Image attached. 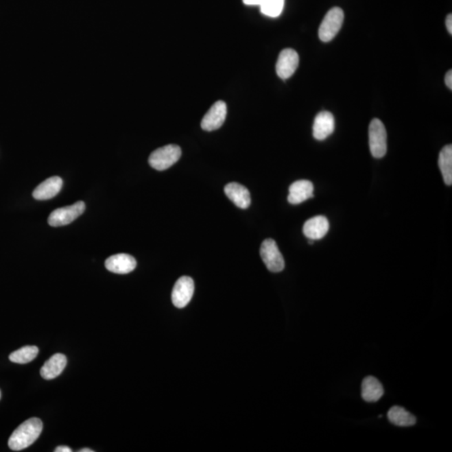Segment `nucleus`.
Instances as JSON below:
<instances>
[{
  "mask_svg": "<svg viewBox=\"0 0 452 452\" xmlns=\"http://www.w3.org/2000/svg\"><path fill=\"white\" fill-rule=\"evenodd\" d=\"M227 115V106L223 101L216 102L205 114L201 121V128L204 131L217 130L225 123Z\"/></svg>",
  "mask_w": 452,
  "mask_h": 452,
  "instance_id": "obj_8",
  "label": "nucleus"
},
{
  "mask_svg": "<svg viewBox=\"0 0 452 452\" xmlns=\"http://www.w3.org/2000/svg\"><path fill=\"white\" fill-rule=\"evenodd\" d=\"M444 182L447 185H452V146L447 145L440 151L438 160Z\"/></svg>",
  "mask_w": 452,
  "mask_h": 452,
  "instance_id": "obj_19",
  "label": "nucleus"
},
{
  "mask_svg": "<svg viewBox=\"0 0 452 452\" xmlns=\"http://www.w3.org/2000/svg\"><path fill=\"white\" fill-rule=\"evenodd\" d=\"M265 0H243V3L246 5H261Z\"/></svg>",
  "mask_w": 452,
  "mask_h": 452,
  "instance_id": "obj_23",
  "label": "nucleus"
},
{
  "mask_svg": "<svg viewBox=\"0 0 452 452\" xmlns=\"http://www.w3.org/2000/svg\"><path fill=\"white\" fill-rule=\"evenodd\" d=\"M370 147L374 158H381L387 152V132L385 125L378 119L371 121L368 128Z\"/></svg>",
  "mask_w": 452,
  "mask_h": 452,
  "instance_id": "obj_4",
  "label": "nucleus"
},
{
  "mask_svg": "<svg viewBox=\"0 0 452 452\" xmlns=\"http://www.w3.org/2000/svg\"><path fill=\"white\" fill-rule=\"evenodd\" d=\"M63 181L62 178L51 177L38 185L33 192V197L38 200H47L54 198L62 191Z\"/></svg>",
  "mask_w": 452,
  "mask_h": 452,
  "instance_id": "obj_14",
  "label": "nucleus"
},
{
  "mask_svg": "<svg viewBox=\"0 0 452 452\" xmlns=\"http://www.w3.org/2000/svg\"><path fill=\"white\" fill-rule=\"evenodd\" d=\"M225 193L237 207L243 209V210L248 209L252 202L248 189L240 184H228L225 187Z\"/></svg>",
  "mask_w": 452,
  "mask_h": 452,
  "instance_id": "obj_15",
  "label": "nucleus"
},
{
  "mask_svg": "<svg viewBox=\"0 0 452 452\" xmlns=\"http://www.w3.org/2000/svg\"><path fill=\"white\" fill-rule=\"evenodd\" d=\"M67 357L62 353H56L49 359L40 370V375L47 381L58 377L67 366Z\"/></svg>",
  "mask_w": 452,
  "mask_h": 452,
  "instance_id": "obj_16",
  "label": "nucleus"
},
{
  "mask_svg": "<svg viewBox=\"0 0 452 452\" xmlns=\"http://www.w3.org/2000/svg\"><path fill=\"white\" fill-rule=\"evenodd\" d=\"M94 451L89 449V448H85V449L80 450L79 452H93Z\"/></svg>",
  "mask_w": 452,
  "mask_h": 452,
  "instance_id": "obj_26",
  "label": "nucleus"
},
{
  "mask_svg": "<svg viewBox=\"0 0 452 452\" xmlns=\"http://www.w3.org/2000/svg\"><path fill=\"white\" fill-rule=\"evenodd\" d=\"M0 398H1V392H0Z\"/></svg>",
  "mask_w": 452,
  "mask_h": 452,
  "instance_id": "obj_27",
  "label": "nucleus"
},
{
  "mask_svg": "<svg viewBox=\"0 0 452 452\" xmlns=\"http://www.w3.org/2000/svg\"><path fill=\"white\" fill-rule=\"evenodd\" d=\"M299 64V56L292 49H285L280 53L277 60L276 70L280 78H290L297 71Z\"/></svg>",
  "mask_w": 452,
  "mask_h": 452,
  "instance_id": "obj_9",
  "label": "nucleus"
},
{
  "mask_svg": "<svg viewBox=\"0 0 452 452\" xmlns=\"http://www.w3.org/2000/svg\"><path fill=\"white\" fill-rule=\"evenodd\" d=\"M344 19V11L340 8L334 7L330 10L319 27L318 36L320 40L324 43L331 41L340 32L342 25H343Z\"/></svg>",
  "mask_w": 452,
  "mask_h": 452,
  "instance_id": "obj_3",
  "label": "nucleus"
},
{
  "mask_svg": "<svg viewBox=\"0 0 452 452\" xmlns=\"http://www.w3.org/2000/svg\"><path fill=\"white\" fill-rule=\"evenodd\" d=\"M43 429V421L38 418H30L25 421L11 435L9 439L10 449L18 451L32 446L39 438Z\"/></svg>",
  "mask_w": 452,
  "mask_h": 452,
  "instance_id": "obj_1",
  "label": "nucleus"
},
{
  "mask_svg": "<svg viewBox=\"0 0 452 452\" xmlns=\"http://www.w3.org/2000/svg\"><path fill=\"white\" fill-rule=\"evenodd\" d=\"M195 283L191 277L182 276L174 285L172 292V302L178 309H184L191 301Z\"/></svg>",
  "mask_w": 452,
  "mask_h": 452,
  "instance_id": "obj_7",
  "label": "nucleus"
},
{
  "mask_svg": "<svg viewBox=\"0 0 452 452\" xmlns=\"http://www.w3.org/2000/svg\"><path fill=\"white\" fill-rule=\"evenodd\" d=\"M446 85L448 88L452 89V71L450 70L447 72L445 78Z\"/></svg>",
  "mask_w": 452,
  "mask_h": 452,
  "instance_id": "obj_22",
  "label": "nucleus"
},
{
  "mask_svg": "<svg viewBox=\"0 0 452 452\" xmlns=\"http://www.w3.org/2000/svg\"><path fill=\"white\" fill-rule=\"evenodd\" d=\"M260 254L265 267L272 272L283 271L285 261L278 246L272 239H267L261 246Z\"/></svg>",
  "mask_w": 452,
  "mask_h": 452,
  "instance_id": "obj_6",
  "label": "nucleus"
},
{
  "mask_svg": "<svg viewBox=\"0 0 452 452\" xmlns=\"http://www.w3.org/2000/svg\"><path fill=\"white\" fill-rule=\"evenodd\" d=\"M446 25H447L448 32H449L451 35V34H452V15L451 14L447 15V21H446Z\"/></svg>",
  "mask_w": 452,
  "mask_h": 452,
  "instance_id": "obj_24",
  "label": "nucleus"
},
{
  "mask_svg": "<svg viewBox=\"0 0 452 452\" xmlns=\"http://www.w3.org/2000/svg\"><path fill=\"white\" fill-rule=\"evenodd\" d=\"M285 0H265L260 5L261 12L268 17H278L283 13Z\"/></svg>",
  "mask_w": 452,
  "mask_h": 452,
  "instance_id": "obj_21",
  "label": "nucleus"
},
{
  "mask_svg": "<svg viewBox=\"0 0 452 452\" xmlns=\"http://www.w3.org/2000/svg\"><path fill=\"white\" fill-rule=\"evenodd\" d=\"M388 419L397 427H412L416 423V418L401 406H393L389 410Z\"/></svg>",
  "mask_w": 452,
  "mask_h": 452,
  "instance_id": "obj_18",
  "label": "nucleus"
},
{
  "mask_svg": "<svg viewBox=\"0 0 452 452\" xmlns=\"http://www.w3.org/2000/svg\"><path fill=\"white\" fill-rule=\"evenodd\" d=\"M56 452H71L72 450L71 449L70 447H66V446H60L58 447H56V449L55 450Z\"/></svg>",
  "mask_w": 452,
  "mask_h": 452,
  "instance_id": "obj_25",
  "label": "nucleus"
},
{
  "mask_svg": "<svg viewBox=\"0 0 452 452\" xmlns=\"http://www.w3.org/2000/svg\"><path fill=\"white\" fill-rule=\"evenodd\" d=\"M329 230V219L325 216H315L307 220L303 226V234L309 240H321Z\"/></svg>",
  "mask_w": 452,
  "mask_h": 452,
  "instance_id": "obj_12",
  "label": "nucleus"
},
{
  "mask_svg": "<svg viewBox=\"0 0 452 452\" xmlns=\"http://www.w3.org/2000/svg\"><path fill=\"white\" fill-rule=\"evenodd\" d=\"M181 154L180 146L169 144L154 151L150 156L149 163L152 168L156 170L168 169L180 160Z\"/></svg>",
  "mask_w": 452,
  "mask_h": 452,
  "instance_id": "obj_2",
  "label": "nucleus"
},
{
  "mask_svg": "<svg viewBox=\"0 0 452 452\" xmlns=\"http://www.w3.org/2000/svg\"><path fill=\"white\" fill-rule=\"evenodd\" d=\"M105 267L116 274H128L136 268V261L130 254H117L106 259Z\"/></svg>",
  "mask_w": 452,
  "mask_h": 452,
  "instance_id": "obj_10",
  "label": "nucleus"
},
{
  "mask_svg": "<svg viewBox=\"0 0 452 452\" xmlns=\"http://www.w3.org/2000/svg\"><path fill=\"white\" fill-rule=\"evenodd\" d=\"M335 129V120L331 112L322 111L315 117L313 136L319 141L329 138Z\"/></svg>",
  "mask_w": 452,
  "mask_h": 452,
  "instance_id": "obj_11",
  "label": "nucleus"
},
{
  "mask_svg": "<svg viewBox=\"0 0 452 452\" xmlns=\"http://www.w3.org/2000/svg\"><path fill=\"white\" fill-rule=\"evenodd\" d=\"M85 210L86 204L83 201H78L69 206L57 209L49 216V225L53 227L69 225L82 215Z\"/></svg>",
  "mask_w": 452,
  "mask_h": 452,
  "instance_id": "obj_5",
  "label": "nucleus"
},
{
  "mask_svg": "<svg viewBox=\"0 0 452 452\" xmlns=\"http://www.w3.org/2000/svg\"><path fill=\"white\" fill-rule=\"evenodd\" d=\"M383 394L381 383L373 376H368L362 383V397L366 402H377Z\"/></svg>",
  "mask_w": 452,
  "mask_h": 452,
  "instance_id": "obj_17",
  "label": "nucleus"
},
{
  "mask_svg": "<svg viewBox=\"0 0 452 452\" xmlns=\"http://www.w3.org/2000/svg\"><path fill=\"white\" fill-rule=\"evenodd\" d=\"M314 187L309 180H298L292 184L289 188L288 202L292 204H299L304 201L313 198Z\"/></svg>",
  "mask_w": 452,
  "mask_h": 452,
  "instance_id": "obj_13",
  "label": "nucleus"
},
{
  "mask_svg": "<svg viewBox=\"0 0 452 452\" xmlns=\"http://www.w3.org/2000/svg\"><path fill=\"white\" fill-rule=\"evenodd\" d=\"M38 353L39 348L36 346H25L11 353L9 359L15 364H28L36 358Z\"/></svg>",
  "mask_w": 452,
  "mask_h": 452,
  "instance_id": "obj_20",
  "label": "nucleus"
}]
</instances>
